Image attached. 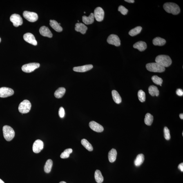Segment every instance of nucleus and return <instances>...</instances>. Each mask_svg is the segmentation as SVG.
Wrapping results in <instances>:
<instances>
[{
  "instance_id": "obj_1",
  "label": "nucleus",
  "mask_w": 183,
  "mask_h": 183,
  "mask_svg": "<svg viewBox=\"0 0 183 183\" xmlns=\"http://www.w3.org/2000/svg\"><path fill=\"white\" fill-rule=\"evenodd\" d=\"M163 7L166 12L174 15H177L180 11V7L178 5L174 3H165Z\"/></svg>"
},
{
  "instance_id": "obj_2",
  "label": "nucleus",
  "mask_w": 183,
  "mask_h": 183,
  "mask_svg": "<svg viewBox=\"0 0 183 183\" xmlns=\"http://www.w3.org/2000/svg\"><path fill=\"white\" fill-rule=\"evenodd\" d=\"M156 63L164 67H168L172 63V59L169 56L162 55L157 56L155 59Z\"/></svg>"
},
{
  "instance_id": "obj_3",
  "label": "nucleus",
  "mask_w": 183,
  "mask_h": 183,
  "mask_svg": "<svg viewBox=\"0 0 183 183\" xmlns=\"http://www.w3.org/2000/svg\"><path fill=\"white\" fill-rule=\"evenodd\" d=\"M3 137L7 141L12 140L15 136V132L13 128L8 126H5L3 127Z\"/></svg>"
},
{
  "instance_id": "obj_4",
  "label": "nucleus",
  "mask_w": 183,
  "mask_h": 183,
  "mask_svg": "<svg viewBox=\"0 0 183 183\" xmlns=\"http://www.w3.org/2000/svg\"><path fill=\"white\" fill-rule=\"evenodd\" d=\"M146 68L148 71L153 72L162 73L165 71V68L156 63H148L146 65Z\"/></svg>"
},
{
  "instance_id": "obj_5",
  "label": "nucleus",
  "mask_w": 183,
  "mask_h": 183,
  "mask_svg": "<svg viewBox=\"0 0 183 183\" xmlns=\"http://www.w3.org/2000/svg\"><path fill=\"white\" fill-rule=\"evenodd\" d=\"M31 108V104L30 101L27 100H25L20 104L19 110L22 114L29 113Z\"/></svg>"
},
{
  "instance_id": "obj_6",
  "label": "nucleus",
  "mask_w": 183,
  "mask_h": 183,
  "mask_svg": "<svg viewBox=\"0 0 183 183\" xmlns=\"http://www.w3.org/2000/svg\"><path fill=\"white\" fill-rule=\"evenodd\" d=\"M40 66V65L38 63H31L23 65L21 69L25 73H30L39 68Z\"/></svg>"
},
{
  "instance_id": "obj_7",
  "label": "nucleus",
  "mask_w": 183,
  "mask_h": 183,
  "mask_svg": "<svg viewBox=\"0 0 183 183\" xmlns=\"http://www.w3.org/2000/svg\"><path fill=\"white\" fill-rule=\"evenodd\" d=\"M23 15L25 19L31 22H34L38 19L37 14L35 12L25 11L23 12Z\"/></svg>"
},
{
  "instance_id": "obj_8",
  "label": "nucleus",
  "mask_w": 183,
  "mask_h": 183,
  "mask_svg": "<svg viewBox=\"0 0 183 183\" xmlns=\"http://www.w3.org/2000/svg\"><path fill=\"white\" fill-rule=\"evenodd\" d=\"M94 18L97 21L100 22L104 19V12L103 9L100 7H98L94 11Z\"/></svg>"
},
{
  "instance_id": "obj_9",
  "label": "nucleus",
  "mask_w": 183,
  "mask_h": 183,
  "mask_svg": "<svg viewBox=\"0 0 183 183\" xmlns=\"http://www.w3.org/2000/svg\"><path fill=\"white\" fill-rule=\"evenodd\" d=\"M10 21L13 23V26L18 27L21 26L23 23V20L21 16L19 14H12L10 18Z\"/></svg>"
},
{
  "instance_id": "obj_10",
  "label": "nucleus",
  "mask_w": 183,
  "mask_h": 183,
  "mask_svg": "<svg viewBox=\"0 0 183 183\" xmlns=\"http://www.w3.org/2000/svg\"><path fill=\"white\" fill-rule=\"evenodd\" d=\"M107 41L109 44L114 45L116 47L120 46L121 43L118 36L115 34H111L108 38Z\"/></svg>"
},
{
  "instance_id": "obj_11",
  "label": "nucleus",
  "mask_w": 183,
  "mask_h": 183,
  "mask_svg": "<svg viewBox=\"0 0 183 183\" xmlns=\"http://www.w3.org/2000/svg\"><path fill=\"white\" fill-rule=\"evenodd\" d=\"M14 91L12 89L5 87L0 88V97L6 98L13 95Z\"/></svg>"
},
{
  "instance_id": "obj_12",
  "label": "nucleus",
  "mask_w": 183,
  "mask_h": 183,
  "mask_svg": "<svg viewBox=\"0 0 183 183\" xmlns=\"http://www.w3.org/2000/svg\"><path fill=\"white\" fill-rule=\"evenodd\" d=\"M43 143L42 140L38 139L34 142L33 146V150L34 153H39L43 149Z\"/></svg>"
},
{
  "instance_id": "obj_13",
  "label": "nucleus",
  "mask_w": 183,
  "mask_h": 183,
  "mask_svg": "<svg viewBox=\"0 0 183 183\" xmlns=\"http://www.w3.org/2000/svg\"><path fill=\"white\" fill-rule=\"evenodd\" d=\"M23 38L27 43L34 46L37 45V41H36L35 38L33 34L32 33H28L25 34L23 35Z\"/></svg>"
},
{
  "instance_id": "obj_14",
  "label": "nucleus",
  "mask_w": 183,
  "mask_h": 183,
  "mask_svg": "<svg viewBox=\"0 0 183 183\" xmlns=\"http://www.w3.org/2000/svg\"><path fill=\"white\" fill-rule=\"evenodd\" d=\"M89 126L90 128L94 131L101 132L104 131L103 127L95 121H91L89 123Z\"/></svg>"
},
{
  "instance_id": "obj_15",
  "label": "nucleus",
  "mask_w": 183,
  "mask_h": 183,
  "mask_svg": "<svg viewBox=\"0 0 183 183\" xmlns=\"http://www.w3.org/2000/svg\"><path fill=\"white\" fill-rule=\"evenodd\" d=\"M92 65H88L84 66L75 67L73 68L74 71L79 72H84L88 71L93 68Z\"/></svg>"
},
{
  "instance_id": "obj_16",
  "label": "nucleus",
  "mask_w": 183,
  "mask_h": 183,
  "mask_svg": "<svg viewBox=\"0 0 183 183\" xmlns=\"http://www.w3.org/2000/svg\"><path fill=\"white\" fill-rule=\"evenodd\" d=\"M39 32L43 37L52 38L53 34L48 27L43 26L41 27L39 29Z\"/></svg>"
},
{
  "instance_id": "obj_17",
  "label": "nucleus",
  "mask_w": 183,
  "mask_h": 183,
  "mask_svg": "<svg viewBox=\"0 0 183 183\" xmlns=\"http://www.w3.org/2000/svg\"><path fill=\"white\" fill-rule=\"evenodd\" d=\"M87 29V27L83 23H78L75 25L76 31L80 32L82 34H84L86 33Z\"/></svg>"
},
{
  "instance_id": "obj_18",
  "label": "nucleus",
  "mask_w": 183,
  "mask_h": 183,
  "mask_svg": "<svg viewBox=\"0 0 183 183\" xmlns=\"http://www.w3.org/2000/svg\"><path fill=\"white\" fill-rule=\"evenodd\" d=\"M133 48L137 49L139 51H144L147 48L146 43L143 41H138L133 45Z\"/></svg>"
},
{
  "instance_id": "obj_19",
  "label": "nucleus",
  "mask_w": 183,
  "mask_h": 183,
  "mask_svg": "<svg viewBox=\"0 0 183 183\" xmlns=\"http://www.w3.org/2000/svg\"><path fill=\"white\" fill-rule=\"evenodd\" d=\"M50 21V26L55 31L59 32L62 31L63 28L62 27L59 25V23H58L57 21L55 20H51Z\"/></svg>"
},
{
  "instance_id": "obj_20",
  "label": "nucleus",
  "mask_w": 183,
  "mask_h": 183,
  "mask_svg": "<svg viewBox=\"0 0 183 183\" xmlns=\"http://www.w3.org/2000/svg\"><path fill=\"white\" fill-rule=\"evenodd\" d=\"M94 16L93 13H91L88 17L86 16H83L82 20L83 23L85 24L89 25L91 24L94 22Z\"/></svg>"
},
{
  "instance_id": "obj_21",
  "label": "nucleus",
  "mask_w": 183,
  "mask_h": 183,
  "mask_svg": "<svg viewBox=\"0 0 183 183\" xmlns=\"http://www.w3.org/2000/svg\"><path fill=\"white\" fill-rule=\"evenodd\" d=\"M117 152L114 148H112L108 153V158L110 162H113L116 159Z\"/></svg>"
},
{
  "instance_id": "obj_22",
  "label": "nucleus",
  "mask_w": 183,
  "mask_h": 183,
  "mask_svg": "<svg viewBox=\"0 0 183 183\" xmlns=\"http://www.w3.org/2000/svg\"><path fill=\"white\" fill-rule=\"evenodd\" d=\"M112 97L114 102L117 104H119L122 101V99L118 92L116 91L113 90L112 92Z\"/></svg>"
},
{
  "instance_id": "obj_23",
  "label": "nucleus",
  "mask_w": 183,
  "mask_h": 183,
  "mask_svg": "<svg viewBox=\"0 0 183 183\" xmlns=\"http://www.w3.org/2000/svg\"><path fill=\"white\" fill-rule=\"evenodd\" d=\"M148 90L150 95L152 96H158L159 95V90L156 86L152 85L149 87Z\"/></svg>"
},
{
  "instance_id": "obj_24",
  "label": "nucleus",
  "mask_w": 183,
  "mask_h": 183,
  "mask_svg": "<svg viewBox=\"0 0 183 183\" xmlns=\"http://www.w3.org/2000/svg\"><path fill=\"white\" fill-rule=\"evenodd\" d=\"M165 39L160 37H156L153 40V43L155 46H163L166 44Z\"/></svg>"
},
{
  "instance_id": "obj_25",
  "label": "nucleus",
  "mask_w": 183,
  "mask_h": 183,
  "mask_svg": "<svg viewBox=\"0 0 183 183\" xmlns=\"http://www.w3.org/2000/svg\"><path fill=\"white\" fill-rule=\"evenodd\" d=\"M66 90V89L64 88H59L54 93V96L57 98H61L65 95Z\"/></svg>"
},
{
  "instance_id": "obj_26",
  "label": "nucleus",
  "mask_w": 183,
  "mask_h": 183,
  "mask_svg": "<svg viewBox=\"0 0 183 183\" xmlns=\"http://www.w3.org/2000/svg\"><path fill=\"white\" fill-rule=\"evenodd\" d=\"M144 160V155L142 154H139L137 155L134 161L135 166H139L141 165Z\"/></svg>"
},
{
  "instance_id": "obj_27",
  "label": "nucleus",
  "mask_w": 183,
  "mask_h": 183,
  "mask_svg": "<svg viewBox=\"0 0 183 183\" xmlns=\"http://www.w3.org/2000/svg\"><path fill=\"white\" fill-rule=\"evenodd\" d=\"M153 115L149 113H147L145 117L144 122L147 125L151 126L153 122Z\"/></svg>"
},
{
  "instance_id": "obj_28",
  "label": "nucleus",
  "mask_w": 183,
  "mask_h": 183,
  "mask_svg": "<svg viewBox=\"0 0 183 183\" xmlns=\"http://www.w3.org/2000/svg\"><path fill=\"white\" fill-rule=\"evenodd\" d=\"M95 178L96 182L98 183H101L104 181V177L101 172L99 170H96L95 172Z\"/></svg>"
},
{
  "instance_id": "obj_29",
  "label": "nucleus",
  "mask_w": 183,
  "mask_h": 183,
  "mask_svg": "<svg viewBox=\"0 0 183 183\" xmlns=\"http://www.w3.org/2000/svg\"><path fill=\"white\" fill-rule=\"evenodd\" d=\"M142 29V28L141 27H137L130 30L128 34L131 37H134L140 33Z\"/></svg>"
},
{
  "instance_id": "obj_30",
  "label": "nucleus",
  "mask_w": 183,
  "mask_h": 183,
  "mask_svg": "<svg viewBox=\"0 0 183 183\" xmlns=\"http://www.w3.org/2000/svg\"><path fill=\"white\" fill-rule=\"evenodd\" d=\"M53 166V162L52 160L49 159L47 160L44 166V171L45 172L49 173L50 172Z\"/></svg>"
},
{
  "instance_id": "obj_31",
  "label": "nucleus",
  "mask_w": 183,
  "mask_h": 183,
  "mask_svg": "<svg viewBox=\"0 0 183 183\" xmlns=\"http://www.w3.org/2000/svg\"><path fill=\"white\" fill-rule=\"evenodd\" d=\"M81 143L83 146L89 151H93V146L86 139H83L81 141Z\"/></svg>"
},
{
  "instance_id": "obj_32",
  "label": "nucleus",
  "mask_w": 183,
  "mask_h": 183,
  "mask_svg": "<svg viewBox=\"0 0 183 183\" xmlns=\"http://www.w3.org/2000/svg\"><path fill=\"white\" fill-rule=\"evenodd\" d=\"M72 152H73V150L72 148H68V149L65 150L64 152L61 154V158L63 159L68 158L70 156V154H71Z\"/></svg>"
},
{
  "instance_id": "obj_33",
  "label": "nucleus",
  "mask_w": 183,
  "mask_h": 183,
  "mask_svg": "<svg viewBox=\"0 0 183 183\" xmlns=\"http://www.w3.org/2000/svg\"><path fill=\"white\" fill-rule=\"evenodd\" d=\"M138 99L141 102H144L146 100V96L145 92L142 90H139L138 93Z\"/></svg>"
},
{
  "instance_id": "obj_34",
  "label": "nucleus",
  "mask_w": 183,
  "mask_h": 183,
  "mask_svg": "<svg viewBox=\"0 0 183 183\" xmlns=\"http://www.w3.org/2000/svg\"><path fill=\"white\" fill-rule=\"evenodd\" d=\"M152 80L154 83L157 85H162L163 83L162 79L156 75L153 76L152 77Z\"/></svg>"
},
{
  "instance_id": "obj_35",
  "label": "nucleus",
  "mask_w": 183,
  "mask_h": 183,
  "mask_svg": "<svg viewBox=\"0 0 183 183\" xmlns=\"http://www.w3.org/2000/svg\"><path fill=\"white\" fill-rule=\"evenodd\" d=\"M164 137L166 140H169L171 138L170 131L167 127H165L164 128Z\"/></svg>"
},
{
  "instance_id": "obj_36",
  "label": "nucleus",
  "mask_w": 183,
  "mask_h": 183,
  "mask_svg": "<svg viewBox=\"0 0 183 183\" xmlns=\"http://www.w3.org/2000/svg\"><path fill=\"white\" fill-rule=\"evenodd\" d=\"M118 11L121 12V13L123 15H126L127 14L128 10L127 9H126L125 7L120 5L118 7Z\"/></svg>"
},
{
  "instance_id": "obj_37",
  "label": "nucleus",
  "mask_w": 183,
  "mask_h": 183,
  "mask_svg": "<svg viewBox=\"0 0 183 183\" xmlns=\"http://www.w3.org/2000/svg\"><path fill=\"white\" fill-rule=\"evenodd\" d=\"M59 117L61 118L64 117L65 115V111L64 108L63 107H61L59 110Z\"/></svg>"
},
{
  "instance_id": "obj_38",
  "label": "nucleus",
  "mask_w": 183,
  "mask_h": 183,
  "mask_svg": "<svg viewBox=\"0 0 183 183\" xmlns=\"http://www.w3.org/2000/svg\"><path fill=\"white\" fill-rule=\"evenodd\" d=\"M176 93L177 95L180 96H182L183 95V90L180 89H178L176 90Z\"/></svg>"
},
{
  "instance_id": "obj_39",
  "label": "nucleus",
  "mask_w": 183,
  "mask_h": 183,
  "mask_svg": "<svg viewBox=\"0 0 183 183\" xmlns=\"http://www.w3.org/2000/svg\"><path fill=\"white\" fill-rule=\"evenodd\" d=\"M178 169L180 170V171L182 172H183V163H181L179 164L178 166Z\"/></svg>"
},
{
  "instance_id": "obj_40",
  "label": "nucleus",
  "mask_w": 183,
  "mask_h": 183,
  "mask_svg": "<svg viewBox=\"0 0 183 183\" xmlns=\"http://www.w3.org/2000/svg\"><path fill=\"white\" fill-rule=\"evenodd\" d=\"M124 1L130 3H133L135 2L134 0H125Z\"/></svg>"
},
{
  "instance_id": "obj_41",
  "label": "nucleus",
  "mask_w": 183,
  "mask_h": 183,
  "mask_svg": "<svg viewBox=\"0 0 183 183\" xmlns=\"http://www.w3.org/2000/svg\"><path fill=\"white\" fill-rule=\"evenodd\" d=\"M179 117H180V118L181 119H183V113L180 114V115H179Z\"/></svg>"
},
{
  "instance_id": "obj_42",
  "label": "nucleus",
  "mask_w": 183,
  "mask_h": 183,
  "mask_svg": "<svg viewBox=\"0 0 183 183\" xmlns=\"http://www.w3.org/2000/svg\"><path fill=\"white\" fill-rule=\"evenodd\" d=\"M0 183H5L4 182L3 180H2L1 179H0Z\"/></svg>"
},
{
  "instance_id": "obj_43",
  "label": "nucleus",
  "mask_w": 183,
  "mask_h": 183,
  "mask_svg": "<svg viewBox=\"0 0 183 183\" xmlns=\"http://www.w3.org/2000/svg\"><path fill=\"white\" fill-rule=\"evenodd\" d=\"M59 183H67L66 182H63V181H62V182H60Z\"/></svg>"
},
{
  "instance_id": "obj_44",
  "label": "nucleus",
  "mask_w": 183,
  "mask_h": 183,
  "mask_svg": "<svg viewBox=\"0 0 183 183\" xmlns=\"http://www.w3.org/2000/svg\"><path fill=\"white\" fill-rule=\"evenodd\" d=\"M1 38H0V43H1Z\"/></svg>"
},
{
  "instance_id": "obj_45",
  "label": "nucleus",
  "mask_w": 183,
  "mask_h": 183,
  "mask_svg": "<svg viewBox=\"0 0 183 183\" xmlns=\"http://www.w3.org/2000/svg\"><path fill=\"white\" fill-rule=\"evenodd\" d=\"M182 136H183V132H182Z\"/></svg>"
},
{
  "instance_id": "obj_46",
  "label": "nucleus",
  "mask_w": 183,
  "mask_h": 183,
  "mask_svg": "<svg viewBox=\"0 0 183 183\" xmlns=\"http://www.w3.org/2000/svg\"><path fill=\"white\" fill-rule=\"evenodd\" d=\"M84 13H85V12H84Z\"/></svg>"
}]
</instances>
